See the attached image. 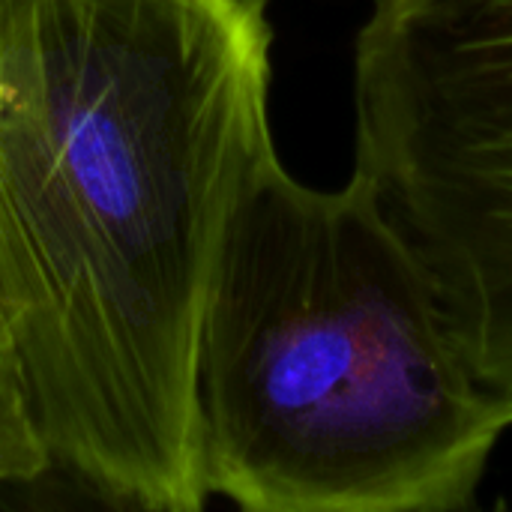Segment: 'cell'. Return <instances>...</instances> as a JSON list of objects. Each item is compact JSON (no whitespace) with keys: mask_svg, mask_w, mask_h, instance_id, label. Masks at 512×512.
<instances>
[{"mask_svg":"<svg viewBox=\"0 0 512 512\" xmlns=\"http://www.w3.org/2000/svg\"><path fill=\"white\" fill-rule=\"evenodd\" d=\"M270 0H0V315L51 465L210 501L195 366L270 126Z\"/></svg>","mask_w":512,"mask_h":512,"instance_id":"cell-1","label":"cell"},{"mask_svg":"<svg viewBox=\"0 0 512 512\" xmlns=\"http://www.w3.org/2000/svg\"><path fill=\"white\" fill-rule=\"evenodd\" d=\"M195 399L207 492L249 512L471 510L512 426L369 180L276 153L216 255Z\"/></svg>","mask_w":512,"mask_h":512,"instance_id":"cell-2","label":"cell"},{"mask_svg":"<svg viewBox=\"0 0 512 512\" xmlns=\"http://www.w3.org/2000/svg\"><path fill=\"white\" fill-rule=\"evenodd\" d=\"M405 156L435 261L512 375V0H435L405 81Z\"/></svg>","mask_w":512,"mask_h":512,"instance_id":"cell-3","label":"cell"},{"mask_svg":"<svg viewBox=\"0 0 512 512\" xmlns=\"http://www.w3.org/2000/svg\"><path fill=\"white\" fill-rule=\"evenodd\" d=\"M36 429L15 342L0 315V486H27L51 471Z\"/></svg>","mask_w":512,"mask_h":512,"instance_id":"cell-4","label":"cell"},{"mask_svg":"<svg viewBox=\"0 0 512 512\" xmlns=\"http://www.w3.org/2000/svg\"><path fill=\"white\" fill-rule=\"evenodd\" d=\"M0 489H15V486H0Z\"/></svg>","mask_w":512,"mask_h":512,"instance_id":"cell-5","label":"cell"}]
</instances>
